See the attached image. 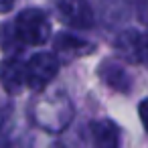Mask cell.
Returning <instances> with one entry per match:
<instances>
[{"instance_id":"11","label":"cell","mask_w":148,"mask_h":148,"mask_svg":"<svg viewBox=\"0 0 148 148\" xmlns=\"http://www.w3.org/2000/svg\"><path fill=\"white\" fill-rule=\"evenodd\" d=\"M0 148H12V142H10L8 134H6V130H2V128H0Z\"/></svg>"},{"instance_id":"4","label":"cell","mask_w":148,"mask_h":148,"mask_svg":"<svg viewBox=\"0 0 148 148\" xmlns=\"http://www.w3.org/2000/svg\"><path fill=\"white\" fill-rule=\"evenodd\" d=\"M57 14L59 21L71 29L85 31L93 27V8L89 0H59Z\"/></svg>"},{"instance_id":"10","label":"cell","mask_w":148,"mask_h":148,"mask_svg":"<svg viewBox=\"0 0 148 148\" xmlns=\"http://www.w3.org/2000/svg\"><path fill=\"white\" fill-rule=\"evenodd\" d=\"M14 2L16 0H0V14H6L14 8Z\"/></svg>"},{"instance_id":"3","label":"cell","mask_w":148,"mask_h":148,"mask_svg":"<svg viewBox=\"0 0 148 148\" xmlns=\"http://www.w3.org/2000/svg\"><path fill=\"white\" fill-rule=\"evenodd\" d=\"M114 49L118 57L126 63L142 65L146 61V37L142 31H136V29L122 31L114 41Z\"/></svg>"},{"instance_id":"7","label":"cell","mask_w":148,"mask_h":148,"mask_svg":"<svg viewBox=\"0 0 148 148\" xmlns=\"http://www.w3.org/2000/svg\"><path fill=\"white\" fill-rule=\"evenodd\" d=\"M0 83L8 95H18L25 85V63L18 57H6L0 63Z\"/></svg>"},{"instance_id":"9","label":"cell","mask_w":148,"mask_h":148,"mask_svg":"<svg viewBox=\"0 0 148 148\" xmlns=\"http://www.w3.org/2000/svg\"><path fill=\"white\" fill-rule=\"evenodd\" d=\"M25 47L21 45L12 23H2L0 25V51H4L6 57H18Z\"/></svg>"},{"instance_id":"5","label":"cell","mask_w":148,"mask_h":148,"mask_svg":"<svg viewBox=\"0 0 148 148\" xmlns=\"http://www.w3.org/2000/svg\"><path fill=\"white\" fill-rule=\"evenodd\" d=\"M53 47H55V53H53V55L57 57L59 63H61V61L71 63V61L81 59V57H87V55H91V53L95 51V47H93L89 41H85V39H81V37H75V35H71V33H59V35L55 37Z\"/></svg>"},{"instance_id":"2","label":"cell","mask_w":148,"mask_h":148,"mask_svg":"<svg viewBox=\"0 0 148 148\" xmlns=\"http://www.w3.org/2000/svg\"><path fill=\"white\" fill-rule=\"evenodd\" d=\"M59 61L53 53H35L25 63V85L33 91H43L59 73Z\"/></svg>"},{"instance_id":"8","label":"cell","mask_w":148,"mask_h":148,"mask_svg":"<svg viewBox=\"0 0 148 148\" xmlns=\"http://www.w3.org/2000/svg\"><path fill=\"white\" fill-rule=\"evenodd\" d=\"M93 148H120V126L108 118L93 120L89 124Z\"/></svg>"},{"instance_id":"6","label":"cell","mask_w":148,"mask_h":148,"mask_svg":"<svg viewBox=\"0 0 148 148\" xmlns=\"http://www.w3.org/2000/svg\"><path fill=\"white\" fill-rule=\"evenodd\" d=\"M97 75L110 89H114L118 93H130L132 91V77L120 61L106 59L97 67Z\"/></svg>"},{"instance_id":"1","label":"cell","mask_w":148,"mask_h":148,"mask_svg":"<svg viewBox=\"0 0 148 148\" xmlns=\"http://www.w3.org/2000/svg\"><path fill=\"white\" fill-rule=\"evenodd\" d=\"M23 47H39L51 39V21L41 8H25L12 21Z\"/></svg>"}]
</instances>
